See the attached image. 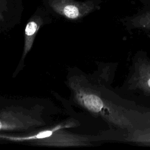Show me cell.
I'll return each mask as SVG.
<instances>
[{"label": "cell", "mask_w": 150, "mask_h": 150, "mask_svg": "<svg viewBox=\"0 0 150 150\" xmlns=\"http://www.w3.org/2000/svg\"><path fill=\"white\" fill-rule=\"evenodd\" d=\"M47 11L42 7L37 8L35 13L29 19L25 28L24 47L19 67H21L24 60L30 50L35 37L40 28L46 23L49 22V16Z\"/></svg>", "instance_id": "obj_4"}, {"label": "cell", "mask_w": 150, "mask_h": 150, "mask_svg": "<svg viewBox=\"0 0 150 150\" xmlns=\"http://www.w3.org/2000/svg\"><path fill=\"white\" fill-rule=\"evenodd\" d=\"M43 124L27 111L5 110L0 111V131L27 130Z\"/></svg>", "instance_id": "obj_2"}, {"label": "cell", "mask_w": 150, "mask_h": 150, "mask_svg": "<svg viewBox=\"0 0 150 150\" xmlns=\"http://www.w3.org/2000/svg\"><path fill=\"white\" fill-rule=\"evenodd\" d=\"M77 123H78L77 121L71 118L66 121H64L63 122L59 123L54 125V127L45 128L44 129L40 130V131L31 132L26 135H14L0 134V139H4V140H7L12 142H29L34 140L47 138L50 136L55 131L60 129L76 127V126L77 125Z\"/></svg>", "instance_id": "obj_5"}, {"label": "cell", "mask_w": 150, "mask_h": 150, "mask_svg": "<svg viewBox=\"0 0 150 150\" xmlns=\"http://www.w3.org/2000/svg\"><path fill=\"white\" fill-rule=\"evenodd\" d=\"M64 129H59L47 138L34 140L29 143L33 145L54 147L83 146L90 145L88 137L70 133Z\"/></svg>", "instance_id": "obj_3"}, {"label": "cell", "mask_w": 150, "mask_h": 150, "mask_svg": "<svg viewBox=\"0 0 150 150\" xmlns=\"http://www.w3.org/2000/svg\"><path fill=\"white\" fill-rule=\"evenodd\" d=\"M131 22L137 28L150 29V10L132 17Z\"/></svg>", "instance_id": "obj_7"}, {"label": "cell", "mask_w": 150, "mask_h": 150, "mask_svg": "<svg viewBox=\"0 0 150 150\" xmlns=\"http://www.w3.org/2000/svg\"><path fill=\"white\" fill-rule=\"evenodd\" d=\"M142 84H145L146 88L150 89V71H148L145 76H143L142 80Z\"/></svg>", "instance_id": "obj_8"}, {"label": "cell", "mask_w": 150, "mask_h": 150, "mask_svg": "<svg viewBox=\"0 0 150 150\" xmlns=\"http://www.w3.org/2000/svg\"><path fill=\"white\" fill-rule=\"evenodd\" d=\"M22 9V0H0V22L6 21Z\"/></svg>", "instance_id": "obj_6"}, {"label": "cell", "mask_w": 150, "mask_h": 150, "mask_svg": "<svg viewBox=\"0 0 150 150\" xmlns=\"http://www.w3.org/2000/svg\"><path fill=\"white\" fill-rule=\"evenodd\" d=\"M50 11L68 20L77 21L100 7L101 0H43Z\"/></svg>", "instance_id": "obj_1"}]
</instances>
